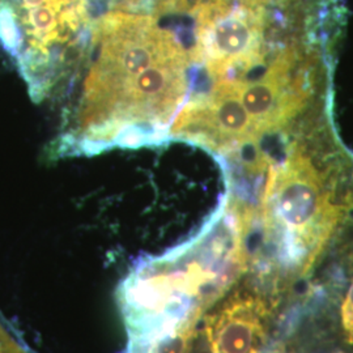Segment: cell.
Here are the masks:
<instances>
[{
    "label": "cell",
    "mask_w": 353,
    "mask_h": 353,
    "mask_svg": "<svg viewBox=\"0 0 353 353\" xmlns=\"http://www.w3.org/2000/svg\"><path fill=\"white\" fill-rule=\"evenodd\" d=\"M341 325L353 341V281L341 305Z\"/></svg>",
    "instance_id": "cell-3"
},
{
    "label": "cell",
    "mask_w": 353,
    "mask_h": 353,
    "mask_svg": "<svg viewBox=\"0 0 353 353\" xmlns=\"http://www.w3.org/2000/svg\"><path fill=\"white\" fill-rule=\"evenodd\" d=\"M0 353H26L8 336V334L0 326Z\"/></svg>",
    "instance_id": "cell-4"
},
{
    "label": "cell",
    "mask_w": 353,
    "mask_h": 353,
    "mask_svg": "<svg viewBox=\"0 0 353 353\" xmlns=\"http://www.w3.org/2000/svg\"><path fill=\"white\" fill-rule=\"evenodd\" d=\"M265 316L258 299L236 293L204 316L203 347L190 338L186 353H259L265 341Z\"/></svg>",
    "instance_id": "cell-2"
},
{
    "label": "cell",
    "mask_w": 353,
    "mask_h": 353,
    "mask_svg": "<svg viewBox=\"0 0 353 353\" xmlns=\"http://www.w3.org/2000/svg\"><path fill=\"white\" fill-rule=\"evenodd\" d=\"M189 59L178 32L154 14L115 10L102 16L77 71L85 77L59 152L137 147L160 137L185 99Z\"/></svg>",
    "instance_id": "cell-1"
}]
</instances>
